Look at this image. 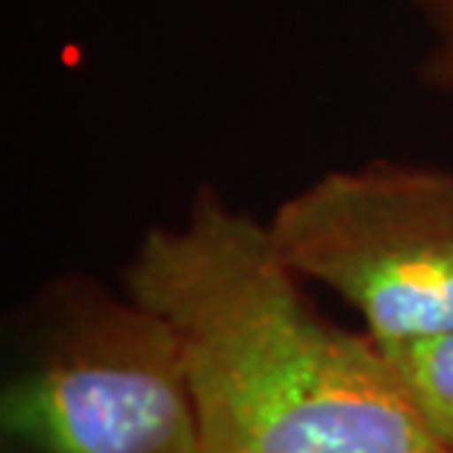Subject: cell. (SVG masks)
Returning a JSON list of instances; mask_svg holds the SVG:
<instances>
[{"label": "cell", "instance_id": "obj_1", "mask_svg": "<svg viewBox=\"0 0 453 453\" xmlns=\"http://www.w3.org/2000/svg\"><path fill=\"white\" fill-rule=\"evenodd\" d=\"M301 283L268 221L212 186L130 253L121 288L174 333L203 453H453L386 350Z\"/></svg>", "mask_w": 453, "mask_h": 453}, {"label": "cell", "instance_id": "obj_2", "mask_svg": "<svg viewBox=\"0 0 453 453\" xmlns=\"http://www.w3.org/2000/svg\"><path fill=\"white\" fill-rule=\"evenodd\" d=\"M268 233L288 268L353 306L377 344L453 333V168H330L271 212Z\"/></svg>", "mask_w": 453, "mask_h": 453}, {"label": "cell", "instance_id": "obj_3", "mask_svg": "<svg viewBox=\"0 0 453 453\" xmlns=\"http://www.w3.org/2000/svg\"><path fill=\"white\" fill-rule=\"evenodd\" d=\"M44 357L4 392V430L30 453H203L174 333L95 280L50 288Z\"/></svg>", "mask_w": 453, "mask_h": 453}, {"label": "cell", "instance_id": "obj_4", "mask_svg": "<svg viewBox=\"0 0 453 453\" xmlns=\"http://www.w3.org/2000/svg\"><path fill=\"white\" fill-rule=\"evenodd\" d=\"M380 348L403 380L430 433L453 450V333Z\"/></svg>", "mask_w": 453, "mask_h": 453}, {"label": "cell", "instance_id": "obj_5", "mask_svg": "<svg viewBox=\"0 0 453 453\" xmlns=\"http://www.w3.org/2000/svg\"><path fill=\"white\" fill-rule=\"evenodd\" d=\"M427 30L418 59V80L430 92L453 95V0H406Z\"/></svg>", "mask_w": 453, "mask_h": 453}]
</instances>
